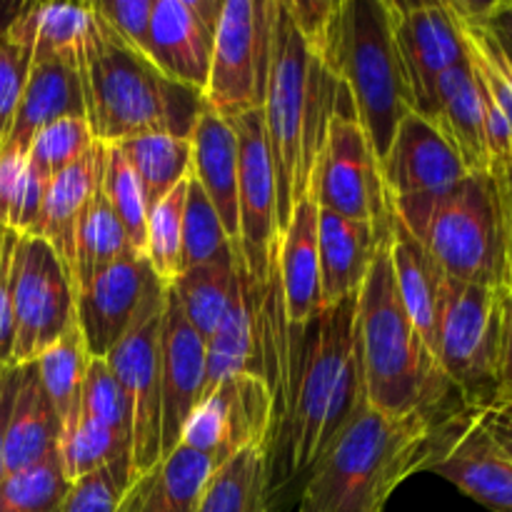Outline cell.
<instances>
[{"instance_id": "obj_1", "label": "cell", "mask_w": 512, "mask_h": 512, "mask_svg": "<svg viewBox=\"0 0 512 512\" xmlns=\"http://www.w3.org/2000/svg\"><path fill=\"white\" fill-rule=\"evenodd\" d=\"M343 103V85L328 60L310 50L275 0L273 48L263 98V123L278 183V228H288L295 205L308 195L310 175L330 118Z\"/></svg>"}, {"instance_id": "obj_2", "label": "cell", "mask_w": 512, "mask_h": 512, "mask_svg": "<svg viewBox=\"0 0 512 512\" xmlns=\"http://www.w3.org/2000/svg\"><path fill=\"white\" fill-rule=\"evenodd\" d=\"M355 328L365 403L370 408L393 418L423 415L440 420L453 413V385L410 323L400 300L390 260V233L375 250L355 298Z\"/></svg>"}, {"instance_id": "obj_3", "label": "cell", "mask_w": 512, "mask_h": 512, "mask_svg": "<svg viewBox=\"0 0 512 512\" xmlns=\"http://www.w3.org/2000/svg\"><path fill=\"white\" fill-rule=\"evenodd\" d=\"M85 120L95 143L115 145L140 133L190 138L205 98L165 78L150 58L130 48L90 3V25L78 58Z\"/></svg>"}, {"instance_id": "obj_4", "label": "cell", "mask_w": 512, "mask_h": 512, "mask_svg": "<svg viewBox=\"0 0 512 512\" xmlns=\"http://www.w3.org/2000/svg\"><path fill=\"white\" fill-rule=\"evenodd\" d=\"M435 423L393 418L363 400L310 468L300 512H383L390 495L425 470Z\"/></svg>"}, {"instance_id": "obj_5", "label": "cell", "mask_w": 512, "mask_h": 512, "mask_svg": "<svg viewBox=\"0 0 512 512\" xmlns=\"http://www.w3.org/2000/svg\"><path fill=\"white\" fill-rule=\"evenodd\" d=\"M355 298L323 308L303 328V353L288 415V460L295 475L310 473L365 400Z\"/></svg>"}, {"instance_id": "obj_6", "label": "cell", "mask_w": 512, "mask_h": 512, "mask_svg": "<svg viewBox=\"0 0 512 512\" xmlns=\"http://www.w3.org/2000/svg\"><path fill=\"white\" fill-rule=\"evenodd\" d=\"M325 60L383 163L400 123L413 113L385 0H340Z\"/></svg>"}, {"instance_id": "obj_7", "label": "cell", "mask_w": 512, "mask_h": 512, "mask_svg": "<svg viewBox=\"0 0 512 512\" xmlns=\"http://www.w3.org/2000/svg\"><path fill=\"white\" fill-rule=\"evenodd\" d=\"M445 278L503 288L512 283L498 195L490 175H468L443 195L390 203Z\"/></svg>"}, {"instance_id": "obj_8", "label": "cell", "mask_w": 512, "mask_h": 512, "mask_svg": "<svg viewBox=\"0 0 512 512\" xmlns=\"http://www.w3.org/2000/svg\"><path fill=\"white\" fill-rule=\"evenodd\" d=\"M498 348L500 288L460 283L443 275L435 360L463 405H493Z\"/></svg>"}, {"instance_id": "obj_9", "label": "cell", "mask_w": 512, "mask_h": 512, "mask_svg": "<svg viewBox=\"0 0 512 512\" xmlns=\"http://www.w3.org/2000/svg\"><path fill=\"white\" fill-rule=\"evenodd\" d=\"M273 28L275 0L223 3L203 98L225 120L263 108Z\"/></svg>"}, {"instance_id": "obj_10", "label": "cell", "mask_w": 512, "mask_h": 512, "mask_svg": "<svg viewBox=\"0 0 512 512\" xmlns=\"http://www.w3.org/2000/svg\"><path fill=\"white\" fill-rule=\"evenodd\" d=\"M343 100L345 103H340L325 130L323 148L310 175L308 195L318 210L388 230L390 203L380 163L368 135L355 120L345 93Z\"/></svg>"}, {"instance_id": "obj_11", "label": "cell", "mask_w": 512, "mask_h": 512, "mask_svg": "<svg viewBox=\"0 0 512 512\" xmlns=\"http://www.w3.org/2000/svg\"><path fill=\"white\" fill-rule=\"evenodd\" d=\"M13 368L30 365L75 323V290L55 250L38 235H18L10 265Z\"/></svg>"}, {"instance_id": "obj_12", "label": "cell", "mask_w": 512, "mask_h": 512, "mask_svg": "<svg viewBox=\"0 0 512 512\" xmlns=\"http://www.w3.org/2000/svg\"><path fill=\"white\" fill-rule=\"evenodd\" d=\"M428 473L493 512H512V460L490 435L483 408L458 405L433 425Z\"/></svg>"}, {"instance_id": "obj_13", "label": "cell", "mask_w": 512, "mask_h": 512, "mask_svg": "<svg viewBox=\"0 0 512 512\" xmlns=\"http://www.w3.org/2000/svg\"><path fill=\"white\" fill-rule=\"evenodd\" d=\"M165 285L155 288L138 318L118 345L105 355L118 378L130 413V470L140 478L160 460V325H163Z\"/></svg>"}, {"instance_id": "obj_14", "label": "cell", "mask_w": 512, "mask_h": 512, "mask_svg": "<svg viewBox=\"0 0 512 512\" xmlns=\"http://www.w3.org/2000/svg\"><path fill=\"white\" fill-rule=\"evenodd\" d=\"M238 135V253L255 283L265 285L278 265V183L263 113L230 120Z\"/></svg>"}, {"instance_id": "obj_15", "label": "cell", "mask_w": 512, "mask_h": 512, "mask_svg": "<svg viewBox=\"0 0 512 512\" xmlns=\"http://www.w3.org/2000/svg\"><path fill=\"white\" fill-rule=\"evenodd\" d=\"M275 390L263 375H233L215 385L185 423L180 445L218 465L248 448H268Z\"/></svg>"}, {"instance_id": "obj_16", "label": "cell", "mask_w": 512, "mask_h": 512, "mask_svg": "<svg viewBox=\"0 0 512 512\" xmlns=\"http://www.w3.org/2000/svg\"><path fill=\"white\" fill-rule=\"evenodd\" d=\"M400 63L415 113H425L435 80L465 60L463 40L450 3H398L385 0Z\"/></svg>"}, {"instance_id": "obj_17", "label": "cell", "mask_w": 512, "mask_h": 512, "mask_svg": "<svg viewBox=\"0 0 512 512\" xmlns=\"http://www.w3.org/2000/svg\"><path fill=\"white\" fill-rule=\"evenodd\" d=\"M225 0H155L148 58L165 78L185 88H208L215 33Z\"/></svg>"}, {"instance_id": "obj_18", "label": "cell", "mask_w": 512, "mask_h": 512, "mask_svg": "<svg viewBox=\"0 0 512 512\" xmlns=\"http://www.w3.org/2000/svg\"><path fill=\"white\" fill-rule=\"evenodd\" d=\"M160 280L143 255H130L95 273L75 290V323L90 358H105L123 340Z\"/></svg>"}, {"instance_id": "obj_19", "label": "cell", "mask_w": 512, "mask_h": 512, "mask_svg": "<svg viewBox=\"0 0 512 512\" xmlns=\"http://www.w3.org/2000/svg\"><path fill=\"white\" fill-rule=\"evenodd\" d=\"M275 290H278V273L270 278V283H255L238 253V280H235L233 300L218 330L205 343V365H208L205 395L233 375L268 378L265 345H268V323Z\"/></svg>"}, {"instance_id": "obj_20", "label": "cell", "mask_w": 512, "mask_h": 512, "mask_svg": "<svg viewBox=\"0 0 512 512\" xmlns=\"http://www.w3.org/2000/svg\"><path fill=\"white\" fill-rule=\"evenodd\" d=\"M205 340L185 320L178 300L165 288L160 325V458L180 445L185 423L205 398Z\"/></svg>"}, {"instance_id": "obj_21", "label": "cell", "mask_w": 512, "mask_h": 512, "mask_svg": "<svg viewBox=\"0 0 512 512\" xmlns=\"http://www.w3.org/2000/svg\"><path fill=\"white\" fill-rule=\"evenodd\" d=\"M380 173L388 203L443 195L470 175L443 133L415 110L400 123Z\"/></svg>"}, {"instance_id": "obj_22", "label": "cell", "mask_w": 512, "mask_h": 512, "mask_svg": "<svg viewBox=\"0 0 512 512\" xmlns=\"http://www.w3.org/2000/svg\"><path fill=\"white\" fill-rule=\"evenodd\" d=\"M63 118H85L83 83L78 63L70 60H30L28 78L20 90L15 115L0 150L28 153L45 125Z\"/></svg>"}, {"instance_id": "obj_23", "label": "cell", "mask_w": 512, "mask_h": 512, "mask_svg": "<svg viewBox=\"0 0 512 512\" xmlns=\"http://www.w3.org/2000/svg\"><path fill=\"white\" fill-rule=\"evenodd\" d=\"M420 115L428 118L443 133V138L453 145L470 175L490 173V145L483 98H480L478 83H475L468 60L445 70L435 80L428 108Z\"/></svg>"}, {"instance_id": "obj_24", "label": "cell", "mask_w": 512, "mask_h": 512, "mask_svg": "<svg viewBox=\"0 0 512 512\" xmlns=\"http://www.w3.org/2000/svg\"><path fill=\"white\" fill-rule=\"evenodd\" d=\"M280 305L290 325L303 330L323 310L318 253V205L305 195L295 205L288 228L280 235L278 265Z\"/></svg>"}, {"instance_id": "obj_25", "label": "cell", "mask_w": 512, "mask_h": 512, "mask_svg": "<svg viewBox=\"0 0 512 512\" xmlns=\"http://www.w3.org/2000/svg\"><path fill=\"white\" fill-rule=\"evenodd\" d=\"M393 215V213H390ZM388 230L370 223L343 218L338 213L318 210V253H320V295L323 308L343 303L358 295L365 273L375 258Z\"/></svg>"}, {"instance_id": "obj_26", "label": "cell", "mask_w": 512, "mask_h": 512, "mask_svg": "<svg viewBox=\"0 0 512 512\" xmlns=\"http://www.w3.org/2000/svg\"><path fill=\"white\" fill-rule=\"evenodd\" d=\"M103 178V143H95L78 163L48 180L35 233L43 238L63 263L70 283L75 275V233L85 208L100 190ZM75 290V288H73Z\"/></svg>"}, {"instance_id": "obj_27", "label": "cell", "mask_w": 512, "mask_h": 512, "mask_svg": "<svg viewBox=\"0 0 512 512\" xmlns=\"http://www.w3.org/2000/svg\"><path fill=\"white\" fill-rule=\"evenodd\" d=\"M193 178L208 195L225 233L238 243V135L230 120L205 105L190 133Z\"/></svg>"}, {"instance_id": "obj_28", "label": "cell", "mask_w": 512, "mask_h": 512, "mask_svg": "<svg viewBox=\"0 0 512 512\" xmlns=\"http://www.w3.org/2000/svg\"><path fill=\"white\" fill-rule=\"evenodd\" d=\"M63 420L40 385L35 365H18L13 405L3 440V478L23 473L58 450Z\"/></svg>"}, {"instance_id": "obj_29", "label": "cell", "mask_w": 512, "mask_h": 512, "mask_svg": "<svg viewBox=\"0 0 512 512\" xmlns=\"http://www.w3.org/2000/svg\"><path fill=\"white\" fill-rule=\"evenodd\" d=\"M213 473V460L178 445L133 480L123 512H195Z\"/></svg>"}, {"instance_id": "obj_30", "label": "cell", "mask_w": 512, "mask_h": 512, "mask_svg": "<svg viewBox=\"0 0 512 512\" xmlns=\"http://www.w3.org/2000/svg\"><path fill=\"white\" fill-rule=\"evenodd\" d=\"M390 260H393L395 285H398L405 313L430 353L435 355L443 273L395 215H390Z\"/></svg>"}, {"instance_id": "obj_31", "label": "cell", "mask_w": 512, "mask_h": 512, "mask_svg": "<svg viewBox=\"0 0 512 512\" xmlns=\"http://www.w3.org/2000/svg\"><path fill=\"white\" fill-rule=\"evenodd\" d=\"M90 25V3H28L0 28L13 43L28 48L30 60L78 63Z\"/></svg>"}, {"instance_id": "obj_32", "label": "cell", "mask_w": 512, "mask_h": 512, "mask_svg": "<svg viewBox=\"0 0 512 512\" xmlns=\"http://www.w3.org/2000/svg\"><path fill=\"white\" fill-rule=\"evenodd\" d=\"M118 150L143 185L148 210L178 188L193 168L190 138L170 133H140L120 140Z\"/></svg>"}, {"instance_id": "obj_33", "label": "cell", "mask_w": 512, "mask_h": 512, "mask_svg": "<svg viewBox=\"0 0 512 512\" xmlns=\"http://www.w3.org/2000/svg\"><path fill=\"white\" fill-rule=\"evenodd\" d=\"M195 512H270L268 448L240 450L218 465Z\"/></svg>"}, {"instance_id": "obj_34", "label": "cell", "mask_w": 512, "mask_h": 512, "mask_svg": "<svg viewBox=\"0 0 512 512\" xmlns=\"http://www.w3.org/2000/svg\"><path fill=\"white\" fill-rule=\"evenodd\" d=\"M235 280H238V258L230 265L188 268L170 285V293L178 300L188 325L205 343L228 313V305L235 293Z\"/></svg>"}, {"instance_id": "obj_35", "label": "cell", "mask_w": 512, "mask_h": 512, "mask_svg": "<svg viewBox=\"0 0 512 512\" xmlns=\"http://www.w3.org/2000/svg\"><path fill=\"white\" fill-rule=\"evenodd\" d=\"M130 255L140 253H135L123 225L110 210L103 190H98L88 203V208H85L83 218L78 223V233H75L73 288L78 290L95 273L118 263V260L130 258Z\"/></svg>"}, {"instance_id": "obj_36", "label": "cell", "mask_w": 512, "mask_h": 512, "mask_svg": "<svg viewBox=\"0 0 512 512\" xmlns=\"http://www.w3.org/2000/svg\"><path fill=\"white\" fill-rule=\"evenodd\" d=\"M58 455L65 478L73 483V480L95 473L105 465L130 460V438L88 418L75 405L73 413L63 420Z\"/></svg>"}, {"instance_id": "obj_37", "label": "cell", "mask_w": 512, "mask_h": 512, "mask_svg": "<svg viewBox=\"0 0 512 512\" xmlns=\"http://www.w3.org/2000/svg\"><path fill=\"white\" fill-rule=\"evenodd\" d=\"M90 360L93 358H90L83 333H80L78 323H73L33 363L40 385H43L45 395L53 403L60 420L68 418L75 405H78L80 388H83Z\"/></svg>"}, {"instance_id": "obj_38", "label": "cell", "mask_w": 512, "mask_h": 512, "mask_svg": "<svg viewBox=\"0 0 512 512\" xmlns=\"http://www.w3.org/2000/svg\"><path fill=\"white\" fill-rule=\"evenodd\" d=\"M235 258L238 243L225 233L208 195L190 173L183 208V270L200 265H230Z\"/></svg>"}, {"instance_id": "obj_39", "label": "cell", "mask_w": 512, "mask_h": 512, "mask_svg": "<svg viewBox=\"0 0 512 512\" xmlns=\"http://www.w3.org/2000/svg\"><path fill=\"white\" fill-rule=\"evenodd\" d=\"M185 188H188V178L148 210L143 258L148 260L153 275L165 288H170L175 278L183 273Z\"/></svg>"}, {"instance_id": "obj_40", "label": "cell", "mask_w": 512, "mask_h": 512, "mask_svg": "<svg viewBox=\"0 0 512 512\" xmlns=\"http://www.w3.org/2000/svg\"><path fill=\"white\" fill-rule=\"evenodd\" d=\"M68 488L70 480L53 450L33 468L0 480V512H63Z\"/></svg>"}, {"instance_id": "obj_41", "label": "cell", "mask_w": 512, "mask_h": 512, "mask_svg": "<svg viewBox=\"0 0 512 512\" xmlns=\"http://www.w3.org/2000/svg\"><path fill=\"white\" fill-rule=\"evenodd\" d=\"M100 190L108 200L110 210L123 225L135 253L145 250V228H148V203H145L143 185L138 175L123 158L118 145H103V178Z\"/></svg>"}, {"instance_id": "obj_42", "label": "cell", "mask_w": 512, "mask_h": 512, "mask_svg": "<svg viewBox=\"0 0 512 512\" xmlns=\"http://www.w3.org/2000/svg\"><path fill=\"white\" fill-rule=\"evenodd\" d=\"M95 145L93 130L85 118H63L45 125L30 143L28 165L38 170L45 180L58 175L60 170L78 163L85 153Z\"/></svg>"}, {"instance_id": "obj_43", "label": "cell", "mask_w": 512, "mask_h": 512, "mask_svg": "<svg viewBox=\"0 0 512 512\" xmlns=\"http://www.w3.org/2000/svg\"><path fill=\"white\" fill-rule=\"evenodd\" d=\"M78 408L83 415L108 425L110 430L125 435V438H130L133 433V413H130L128 398L103 358L90 360L83 388H80Z\"/></svg>"}, {"instance_id": "obj_44", "label": "cell", "mask_w": 512, "mask_h": 512, "mask_svg": "<svg viewBox=\"0 0 512 512\" xmlns=\"http://www.w3.org/2000/svg\"><path fill=\"white\" fill-rule=\"evenodd\" d=\"M133 480L130 460H118L95 473L83 475L70 483L63 512H123Z\"/></svg>"}, {"instance_id": "obj_45", "label": "cell", "mask_w": 512, "mask_h": 512, "mask_svg": "<svg viewBox=\"0 0 512 512\" xmlns=\"http://www.w3.org/2000/svg\"><path fill=\"white\" fill-rule=\"evenodd\" d=\"M93 8L130 48L148 58L150 15H153L155 0H98Z\"/></svg>"}, {"instance_id": "obj_46", "label": "cell", "mask_w": 512, "mask_h": 512, "mask_svg": "<svg viewBox=\"0 0 512 512\" xmlns=\"http://www.w3.org/2000/svg\"><path fill=\"white\" fill-rule=\"evenodd\" d=\"M30 50L23 45L13 43L0 33V148L8 135L10 120L15 115L20 90H23L25 78L30 70Z\"/></svg>"}, {"instance_id": "obj_47", "label": "cell", "mask_w": 512, "mask_h": 512, "mask_svg": "<svg viewBox=\"0 0 512 512\" xmlns=\"http://www.w3.org/2000/svg\"><path fill=\"white\" fill-rule=\"evenodd\" d=\"M18 235L5 230L0 238V370L13 368V288H10V265Z\"/></svg>"}, {"instance_id": "obj_48", "label": "cell", "mask_w": 512, "mask_h": 512, "mask_svg": "<svg viewBox=\"0 0 512 512\" xmlns=\"http://www.w3.org/2000/svg\"><path fill=\"white\" fill-rule=\"evenodd\" d=\"M493 405L512 408V283L500 288V348H498V388Z\"/></svg>"}, {"instance_id": "obj_49", "label": "cell", "mask_w": 512, "mask_h": 512, "mask_svg": "<svg viewBox=\"0 0 512 512\" xmlns=\"http://www.w3.org/2000/svg\"><path fill=\"white\" fill-rule=\"evenodd\" d=\"M25 168H28V158L25 153H15V150H0V230H8L10 213L20 195V185H23Z\"/></svg>"}, {"instance_id": "obj_50", "label": "cell", "mask_w": 512, "mask_h": 512, "mask_svg": "<svg viewBox=\"0 0 512 512\" xmlns=\"http://www.w3.org/2000/svg\"><path fill=\"white\" fill-rule=\"evenodd\" d=\"M490 180H493V185H495V195H498L500 220H503L505 248H508L510 275H512V168L503 170V173L490 175Z\"/></svg>"}, {"instance_id": "obj_51", "label": "cell", "mask_w": 512, "mask_h": 512, "mask_svg": "<svg viewBox=\"0 0 512 512\" xmlns=\"http://www.w3.org/2000/svg\"><path fill=\"white\" fill-rule=\"evenodd\" d=\"M483 420L485 425H488L490 435L498 440L500 448H503L512 460V408L510 405H485Z\"/></svg>"}, {"instance_id": "obj_52", "label": "cell", "mask_w": 512, "mask_h": 512, "mask_svg": "<svg viewBox=\"0 0 512 512\" xmlns=\"http://www.w3.org/2000/svg\"><path fill=\"white\" fill-rule=\"evenodd\" d=\"M478 5L485 23H488L490 28H493V33L512 50V0H500V3H478Z\"/></svg>"}, {"instance_id": "obj_53", "label": "cell", "mask_w": 512, "mask_h": 512, "mask_svg": "<svg viewBox=\"0 0 512 512\" xmlns=\"http://www.w3.org/2000/svg\"><path fill=\"white\" fill-rule=\"evenodd\" d=\"M15 385H18V368L0 370V480H3V440L8 425L10 405H13Z\"/></svg>"}, {"instance_id": "obj_54", "label": "cell", "mask_w": 512, "mask_h": 512, "mask_svg": "<svg viewBox=\"0 0 512 512\" xmlns=\"http://www.w3.org/2000/svg\"><path fill=\"white\" fill-rule=\"evenodd\" d=\"M3 233H5V230H0V238H3Z\"/></svg>"}]
</instances>
